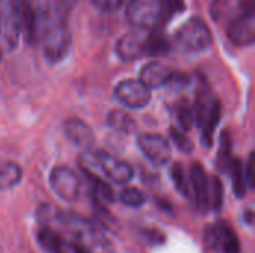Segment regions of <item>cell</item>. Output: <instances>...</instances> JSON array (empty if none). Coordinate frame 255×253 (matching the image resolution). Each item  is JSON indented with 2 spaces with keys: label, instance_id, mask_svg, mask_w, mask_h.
<instances>
[{
  "label": "cell",
  "instance_id": "obj_1",
  "mask_svg": "<svg viewBox=\"0 0 255 253\" xmlns=\"http://www.w3.org/2000/svg\"><path fill=\"white\" fill-rule=\"evenodd\" d=\"M34 40L40 43L42 54L49 63H58L66 58L72 45V34L67 25V16H64L54 7L39 24Z\"/></svg>",
  "mask_w": 255,
  "mask_h": 253
},
{
  "label": "cell",
  "instance_id": "obj_2",
  "mask_svg": "<svg viewBox=\"0 0 255 253\" xmlns=\"http://www.w3.org/2000/svg\"><path fill=\"white\" fill-rule=\"evenodd\" d=\"M66 227L69 228V231L73 234L78 246H81L82 249H85L90 253H114V248L108 239V236L105 234V231L94 222L87 221L79 218L78 215H69L66 216V213H60V218Z\"/></svg>",
  "mask_w": 255,
  "mask_h": 253
},
{
  "label": "cell",
  "instance_id": "obj_3",
  "mask_svg": "<svg viewBox=\"0 0 255 253\" xmlns=\"http://www.w3.org/2000/svg\"><path fill=\"white\" fill-rule=\"evenodd\" d=\"M227 37L238 46H248L255 39L254 1L244 0L241 3L239 13L230 19L227 25Z\"/></svg>",
  "mask_w": 255,
  "mask_h": 253
},
{
  "label": "cell",
  "instance_id": "obj_4",
  "mask_svg": "<svg viewBox=\"0 0 255 253\" xmlns=\"http://www.w3.org/2000/svg\"><path fill=\"white\" fill-rule=\"evenodd\" d=\"M176 40L188 52H202L212 45L214 39L208 24L202 18L193 16L178 30Z\"/></svg>",
  "mask_w": 255,
  "mask_h": 253
},
{
  "label": "cell",
  "instance_id": "obj_5",
  "mask_svg": "<svg viewBox=\"0 0 255 253\" xmlns=\"http://www.w3.org/2000/svg\"><path fill=\"white\" fill-rule=\"evenodd\" d=\"M126 16L128 24L134 28L151 31L163 22L160 0H130L126 9Z\"/></svg>",
  "mask_w": 255,
  "mask_h": 253
},
{
  "label": "cell",
  "instance_id": "obj_6",
  "mask_svg": "<svg viewBox=\"0 0 255 253\" xmlns=\"http://www.w3.org/2000/svg\"><path fill=\"white\" fill-rule=\"evenodd\" d=\"M21 34L18 0H0V49L12 51Z\"/></svg>",
  "mask_w": 255,
  "mask_h": 253
},
{
  "label": "cell",
  "instance_id": "obj_7",
  "mask_svg": "<svg viewBox=\"0 0 255 253\" xmlns=\"http://www.w3.org/2000/svg\"><path fill=\"white\" fill-rule=\"evenodd\" d=\"M88 158L93 161L91 163L93 166H97L103 171V174L115 183L124 185L133 179V174H134L133 167L128 163L121 161L117 157H114L105 151H97L94 154H88Z\"/></svg>",
  "mask_w": 255,
  "mask_h": 253
},
{
  "label": "cell",
  "instance_id": "obj_8",
  "mask_svg": "<svg viewBox=\"0 0 255 253\" xmlns=\"http://www.w3.org/2000/svg\"><path fill=\"white\" fill-rule=\"evenodd\" d=\"M149 34L148 30H137L134 28L130 33L121 36L117 42L115 52L123 61H134L145 55H148L149 48Z\"/></svg>",
  "mask_w": 255,
  "mask_h": 253
},
{
  "label": "cell",
  "instance_id": "obj_9",
  "mask_svg": "<svg viewBox=\"0 0 255 253\" xmlns=\"http://www.w3.org/2000/svg\"><path fill=\"white\" fill-rule=\"evenodd\" d=\"M49 185L55 195L63 201L73 203L81 195V182L69 167L58 166L52 169L49 174Z\"/></svg>",
  "mask_w": 255,
  "mask_h": 253
},
{
  "label": "cell",
  "instance_id": "obj_10",
  "mask_svg": "<svg viewBox=\"0 0 255 253\" xmlns=\"http://www.w3.org/2000/svg\"><path fill=\"white\" fill-rule=\"evenodd\" d=\"M115 97L127 107L142 109L151 101V89L139 79H126L115 86Z\"/></svg>",
  "mask_w": 255,
  "mask_h": 253
},
{
  "label": "cell",
  "instance_id": "obj_11",
  "mask_svg": "<svg viewBox=\"0 0 255 253\" xmlns=\"http://www.w3.org/2000/svg\"><path fill=\"white\" fill-rule=\"evenodd\" d=\"M137 143H139V148L143 152V155L157 166H163V164L169 163L172 158L170 142L160 134L143 133L139 136Z\"/></svg>",
  "mask_w": 255,
  "mask_h": 253
},
{
  "label": "cell",
  "instance_id": "obj_12",
  "mask_svg": "<svg viewBox=\"0 0 255 253\" xmlns=\"http://www.w3.org/2000/svg\"><path fill=\"white\" fill-rule=\"evenodd\" d=\"M208 243L214 249L221 251V253H241V243L238 234L226 222H220L209 228Z\"/></svg>",
  "mask_w": 255,
  "mask_h": 253
},
{
  "label": "cell",
  "instance_id": "obj_13",
  "mask_svg": "<svg viewBox=\"0 0 255 253\" xmlns=\"http://www.w3.org/2000/svg\"><path fill=\"white\" fill-rule=\"evenodd\" d=\"M190 185L193 186L194 200L197 209L205 213L211 207V185L208 182V174L200 163H193L190 169Z\"/></svg>",
  "mask_w": 255,
  "mask_h": 253
},
{
  "label": "cell",
  "instance_id": "obj_14",
  "mask_svg": "<svg viewBox=\"0 0 255 253\" xmlns=\"http://www.w3.org/2000/svg\"><path fill=\"white\" fill-rule=\"evenodd\" d=\"M63 131H64V136L69 139V142H72L75 146L84 151H90L96 143V137H94L91 127L78 118L64 121Z\"/></svg>",
  "mask_w": 255,
  "mask_h": 253
},
{
  "label": "cell",
  "instance_id": "obj_15",
  "mask_svg": "<svg viewBox=\"0 0 255 253\" xmlns=\"http://www.w3.org/2000/svg\"><path fill=\"white\" fill-rule=\"evenodd\" d=\"M173 78H175V72L170 67H167L166 64H161L160 61H151L146 66H143V69L140 70L139 81L146 88L152 89V88L170 85Z\"/></svg>",
  "mask_w": 255,
  "mask_h": 253
},
{
  "label": "cell",
  "instance_id": "obj_16",
  "mask_svg": "<svg viewBox=\"0 0 255 253\" xmlns=\"http://www.w3.org/2000/svg\"><path fill=\"white\" fill-rule=\"evenodd\" d=\"M221 103L215 98L212 101V106L208 112V115L205 116L200 128H202V142L205 146H212V140H214V134L217 130V125L221 119Z\"/></svg>",
  "mask_w": 255,
  "mask_h": 253
},
{
  "label": "cell",
  "instance_id": "obj_17",
  "mask_svg": "<svg viewBox=\"0 0 255 253\" xmlns=\"http://www.w3.org/2000/svg\"><path fill=\"white\" fill-rule=\"evenodd\" d=\"M37 242L48 253H66V243L63 237L46 225L39 228Z\"/></svg>",
  "mask_w": 255,
  "mask_h": 253
},
{
  "label": "cell",
  "instance_id": "obj_18",
  "mask_svg": "<svg viewBox=\"0 0 255 253\" xmlns=\"http://www.w3.org/2000/svg\"><path fill=\"white\" fill-rule=\"evenodd\" d=\"M21 177H22V170L16 163L0 161V192L16 186Z\"/></svg>",
  "mask_w": 255,
  "mask_h": 253
},
{
  "label": "cell",
  "instance_id": "obj_19",
  "mask_svg": "<svg viewBox=\"0 0 255 253\" xmlns=\"http://www.w3.org/2000/svg\"><path fill=\"white\" fill-rule=\"evenodd\" d=\"M108 124L114 130L121 131V133H127V134H130V133H133L136 130L134 118L130 113L121 110V109H115L108 115Z\"/></svg>",
  "mask_w": 255,
  "mask_h": 253
},
{
  "label": "cell",
  "instance_id": "obj_20",
  "mask_svg": "<svg viewBox=\"0 0 255 253\" xmlns=\"http://www.w3.org/2000/svg\"><path fill=\"white\" fill-rule=\"evenodd\" d=\"M232 179H233V191L238 198H244L248 191V182L245 176V166L239 158H235L232 163Z\"/></svg>",
  "mask_w": 255,
  "mask_h": 253
},
{
  "label": "cell",
  "instance_id": "obj_21",
  "mask_svg": "<svg viewBox=\"0 0 255 253\" xmlns=\"http://www.w3.org/2000/svg\"><path fill=\"white\" fill-rule=\"evenodd\" d=\"M84 173L90 179V182H91V185L94 188V192L99 195V198L102 201H106V203H114L115 195H114V189L111 188V185L106 180H103L99 174L93 173L91 170H88L85 167H84Z\"/></svg>",
  "mask_w": 255,
  "mask_h": 253
},
{
  "label": "cell",
  "instance_id": "obj_22",
  "mask_svg": "<svg viewBox=\"0 0 255 253\" xmlns=\"http://www.w3.org/2000/svg\"><path fill=\"white\" fill-rule=\"evenodd\" d=\"M218 169L223 171H227L232 167L233 158H232V137L227 131L221 134L220 139V151H218Z\"/></svg>",
  "mask_w": 255,
  "mask_h": 253
},
{
  "label": "cell",
  "instance_id": "obj_23",
  "mask_svg": "<svg viewBox=\"0 0 255 253\" xmlns=\"http://www.w3.org/2000/svg\"><path fill=\"white\" fill-rule=\"evenodd\" d=\"M170 176H172V180L175 183V188L179 191V194L188 197L190 194V182L187 180V176H185V170L182 167L181 163H175L170 169Z\"/></svg>",
  "mask_w": 255,
  "mask_h": 253
},
{
  "label": "cell",
  "instance_id": "obj_24",
  "mask_svg": "<svg viewBox=\"0 0 255 253\" xmlns=\"http://www.w3.org/2000/svg\"><path fill=\"white\" fill-rule=\"evenodd\" d=\"M120 200L124 206L127 207H133V209H139L145 204L146 197L143 195V192H140L136 188H124L120 194Z\"/></svg>",
  "mask_w": 255,
  "mask_h": 253
},
{
  "label": "cell",
  "instance_id": "obj_25",
  "mask_svg": "<svg viewBox=\"0 0 255 253\" xmlns=\"http://www.w3.org/2000/svg\"><path fill=\"white\" fill-rule=\"evenodd\" d=\"M176 119L181 125V131H188L194 125V112L193 107H190L187 103L181 104L176 110Z\"/></svg>",
  "mask_w": 255,
  "mask_h": 253
},
{
  "label": "cell",
  "instance_id": "obj_26",
  "mask_svg": "<svg viewBox=\"0 0 255 253\" xmlns=\"http://www.w3.org/2000/svg\"><path fill=\"white\" fill-rule=\"evenodd\" d=\"M170 139H172V142L176 145V148H178L181 152H185V154L193 152L194 145H193L191 139H190L184 131H181V130L172 127V128H170Z\"/></svg>",
  "mask_w": 255,
  "mask_h": 253
},
{
  "label": "cell",
  "instance_id": "obj_27",
  "mask_svg": "<svg viewBox=\"0 0 255 253\" xmlns=\"http://www.w3.org/2000/svg\"><path fill=\"white\" fill-rule=\"evenodd\" d=\"M160 4L163 12V21H167V18L184 10L185 0H160Z\"/></svg>",
  "mask_w": 255,
  "mask_h": 253
},
{
  "label": "cell",
  "instance_id": "obj_28",
  "mask_svg": "<svg viewBox=\"0 0 255 253\" xmlns=\"http://www.w3.org/2000/svg\"><path fill=\"white\" fill-rule=\"evenodd\" d=\"M223 197H224V189L223 183L218 177H214V185L211 188V206L214 207L215 212H220L223 207Z\"/></svg>",
  "mask_w": 255,
  "mask_h": 253
},
{
  "label": "cell",
  "instance_id": "obj_29",
  "mask_svg": "<svg viewBox=\"0 0 255 253\" xmlns=\"http://www.w3.org/2000/svg\"><path fill=\"white\" fill-rule=\"evenodd\" d=\"M93 3L102 10H117L123 6L124 0H93Z\"/></svg>",
  "mask_w": 255,
  "mask_h": 253
},
{
  "label": "cell",
  "instance_id": "obj_30",
  "mask_svg": "<svg viewBox=\"0 0 255 253\" xmlns=\"http://www.w3.org/2000/svg\"><path fill=\"white\" fill-rule=\"evenodd\" d=\"M76 1H78V0H52L54 7H55L60 13H63L64 16H67V15L70 13V10H72L73 6L76 4Z\"/></svg>",
  "mask_w": 255,
  "mask_h": 253
},
{
  "label": "cell",
  "instance_id": "obj_31",
  "mask_svg": "<svg viewBox=\"0 0 255 253\" xmlns=\"http://www.w3.org/2000/svg\"><path fill=\"white\" fill-rule=\"evenodd\" d=\"M247 182L250 188H254V154L250 155L248 163H247V170H245Z\"/></svg>",
  "mask_w": 255,
  "mask_h": 253
},
{
  "label": "cell",
  "instance_id": "obj_32",
  "mask_svg": "<svg viewBox=\"0 0 255 253\" xmlns=\"http://www.w3.org/2000/svg\"><path fill=\"white\" fill-rule=\"evenodd\" d=\"M73 252L75 253H90V252H87L85 249H82L81 246H78V245H73Z\"/></svg>",
  "mask_w": 255,
  "mask_h": 253
},
{
  "label": "cell",
  "instance_id": "obj_33",
  "mask_svg": "<svg viewBox=\"0 0 255 253\" xmlns=\"http://www.w3.org/2000/svg\"><path fill=\"white\" fill-rule=\"evenodd\" d=\"M0 60H1V49H0Z\"/></svg>",
  "mask_w": 255,
  "mask_h": 253
}]
</instances>
